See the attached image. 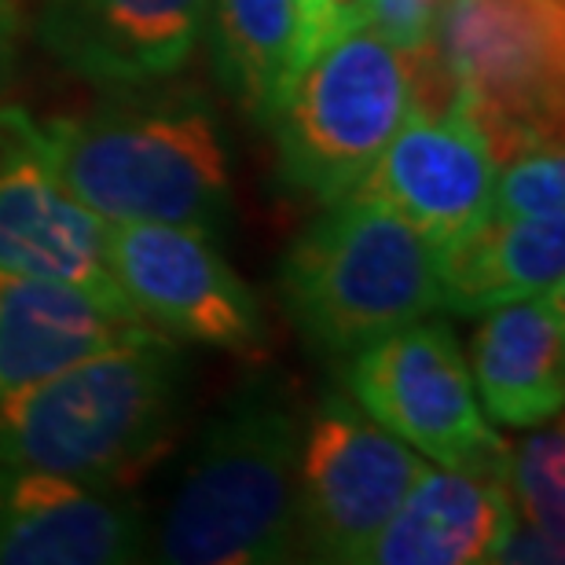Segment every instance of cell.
<instances>
[{"label": "cell", "instance_id": "1", "mask_svg": "<svg viewBox=\"0 0 565 565\" xmlns=\"http://www.w3.org/2000/svg\"><path fill=\"white\" fill-rule=\"evenodd\" d=\"M71 195L107 224H180L217 239L232 213L228 151L217 115L199 93H126L88 115L33 118L0 110Z\"/></svg>", "mask_w": 565, "mask_h": 565}, {"label": "cell", "instance_id": "2", "mask_svg": "<svg viewBox=\"0 0 565 565\" xmlns=\"http://www.w3.org/2000/svg\"><path fill=\"white\" fill-rule=\"evenodd\" d=\"M180 382L177 338L151 331L0 393V462L129 489L173 440Z\"/></svg>", "mask_w": 565, "mask_h": 565}, {"label": "cell", "instance_id": "3", "mask_svg": "<svg viewBox=\"0 0 565 565\" xmlns=\"http://www.w3.org/2000/svg\"><path fill=\"white\" fill-rule=\"evenodd\" d=\"M305 419L290 390L235 393L191 459L158 558L173 565H279L301 558L298 456Z\"/></svg>", "mask_w": 565, "mask_h": 565}, {"label": "cell", "instance_id": "4", "mask_svg": "<svg viewBox=\"0 0 565 565\" xmlns=\"http://www.w3.org/2000/svg\"><path fill=\"white\" fill-rule=\"evenodd\" d=\"M279 301L316 353L353 356L440 312L437 250L393 210L349 191L282 254Z\"/></svg>", "mask_w": 565, "mask_h": 565}, {"label": "cell", "instance_id": "5", "mask_svg": "<svg viewBox=\"0 0 565 565\" xmlns=\"http://www.w3.org/2000/svg\"><path fill=\"white\" fill-rule=\"evenodd\" d=\"M353 22L298 66L276 118L279 173L323 206L345 199L386 151L423 88V55Z\"/></svg>", "mask_w": 565, "mask_h": 565}, {"label": "cell", "instance_id": "6", "mask_svg": "<svg viewBox=\"0 0 565 565\" xmlns=\"http://www.w3.org/2000/svg\"><path fill=\"white\" fill-rule=\"evenodd\" d=\"M349 397L393 437L440 467L507 478L511 451L492 429L459 338L445 320H415L349 360Z\"/></svg>", "mask_w": 565, "mask_h": 565}, {"label": "cell", "instance_id": "7", "mask_svg": "<svg viewBox=\"0 0 565 565\" xmlns=\"http://www.w3.org/2000/svg\"><path fill=\"white\" fill-rule=\"evenodd\" d=\"M423 462L419 451L379 426L353 397H323L305 423L298 456L301 558L367 565Z\"/></svg>", "mask_w": 565, "mask_h": 565}, {"label": "cell", "instance_id": "8", "mask_svg": "<svg viewBox=\"0 0 565 565\" xmlns=\"http://www.w3.org/2000/svg\"><path fill=\"white\" fill-rule=\"evenodd\" d=\"M107 262L121 298L154 331L235 356L265 353L262 305L213 235L180 224H107Z\"/></svg>", "mask_w": 565, "mask_h": 565}, {"label": "cell", "instance_id": "9", "mask_svg": "<svg viewBox=\"0 0 565 565\" xmlns=\"http://www.w3.org/2000/svg\"><path fill=\"white\" fill-rule=\"evenodd\" d=\"M495 173L500 154L456 96L445 110L415 107L353 191L445 250L492 217Z\"/></svg>", "mask_w": 565, "mask_h": 565}, {"label": "cell", "instance_id": "10", "mask_svg": "<svg viewBox=\"0 0 565 565\" xmlns=\"http://www.w3.org/2000/svg\"><path fill=\"white\" fill-rule=\"evenodd\" d=\"M206 8L210 0H41L38 41L82 82L140 93L191 63Z\"/></svg>", "mask_w": 565, "mask_h": 565}, {"label": "cell", "instance_id": "11", "mask_svg": "<svg viewBox=\"0 0 565 565\" xmlns=\"http://www.w3.org/2000/svg\"><path fill=\"white\" fill-rule=\"evenodd\" d=\"M151 529L126 489L0 462V565L140 562Z\"/></svg>", "mask_w": 565, "mask_h": 565}, {"label": "cell", "instance_id": "12", "mask_svg": "<svg viewBox=\"0 0 565 565\" xmlns=\"http://www.w3.org/2000/svg\"><path fill=\"white\" fill-rule=\"evenodd\" d=\"M0 273L71 282L132 312L107 262V221L82 206L8 129H0Z\"/></svg>", "mask_w": 565, "mask_h": 565}, {"label": "cell", "instance_id": "13", "mask_svg": "<svg viewBox=\"0 0 565 565\" xmlns=\"http://www.w3.org/2000/svg\"><path fill=\"white\" fill-rule=\"evenodd\" d=\"M514 525L507 478L423 462L371 547L367 565L500 562Z\"/></svg>", "mask_w": 565, "mask_h": 565}, {"label": "cell", "instance_id": "14", "mask_svg": "<svg viewBox=\"0 0 565 565\" xmlns=\"http://www.w3.org/2000/svg\"><path fill=\"white\" fill-rule=\"evenodd\" d=\"M470 379L489 419L536 429L565 404V287L484 312L470 342Z\"/></svg>", "mask_w": 565, "mask_h": 565}, {"label": "cell", "instance_id": "15", "mask_svg": "<svg viewBox=\"0 0 565 565\" xmlns=\"http://www.w3.org/2000/svg\"><path fill=\"white\" fill-rule=\"evenodd\" d=\"M151 331L140 316L71 282L0 273V393L60 375Z\"/></svg>", "mask_w": 565, "mask_h": 565}, {"label": "cell", "instance_id": "16", "mask_svg": "<svg viewBox=\"0 0 565 565\" xmlns=\"http://www.w3.org/2000/svg\"><path fill=\"white\" fill-rule=\"evenodd\" d=\"M440 312L484 316L529 294L562 287L565 221L489 217L459 243L437 250Z\"/></svg>", "mask_w": 565, "mask_h": 565}, {"label": "cell", "instance_id": "17", "mask_svg": "<svg viewBox=\"0 0 565 565\" xmlns=\"http://www.w3.org/2000/svg\"><path fill=\"white\" fill-rule=\"evenodd\" d=\"M213 66L246 115L273 121L301 66L294 0H210Z\"/></svg>", "mask_w": 565, "mask_h": 565}, {"label": "cell", "instance_id": "18", "mask_svg": "<svg viewBox=\"0 0 565 565\" xmlns=\"http://www.w3.org/2000/svg\"><path fill=\"white\" fill-rule=\"evenodd\" d=\"M562 426L540 429L522 440V448L511 451L507 489H511L518 525L536 533L551 551L562 555L565 536V495H562V462H565Z\"/></svg>", "mask_w": 565, "mask_h": 565}, {"label": "cell", "instance_id": "19", "mask_svg": "<svg viewBox=\"0 0 565 565\" xmlns=\"http://www.w3.org/2000/svg\"><path fill=\"white\" fill-rule=\"evenodd\" d=\"M492 217L565 221V158L558 140H540L500 166L492 191Z\"/></svg>", "mask_w": 565, "mask_h": 565}, {"label": "cell", "instance_id": "20", "mask_svg": "<svg viewBox=\"0 0 565 565\" xmlns=\"http://www.w3.org/2000/svg\"><path fill=\"white\" fill-rule=\"evenodd\" d=\"M298 4V55L301 63L338 30L353 26L360 0H294Z\"/></svg>", "mask_w": 565, "mask_h": 565}, {"label": "cell", "instance_id": "21", "mask_svg": "<svg viewBox=\"0 0 565 565\" xmlns=\"http://www.w3.org/2000/svg\"><path fill=\"white\" fill-rule=\"evenodd\" d=\"M15 52H19V11L15 0H0V96L8 93L15 77Z\"/></svg>", "mask_w": 565, "mask_h": 565}]
</instances>
